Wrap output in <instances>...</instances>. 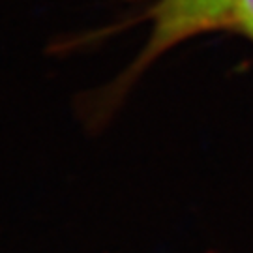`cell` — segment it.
<instances>
[{
  "instance_id": "6da1fadb",
  "label": "cell",
  "mask_w": 253,
  "mask_h": 253,
  "mask_svg": "<svg viewBox=\"0 0 253 253\" xmlns=\"http://www.w3.org/2000/svg\"><path fill=\"white\" fill-rule=\"evenodd\" d=\"M236 0H156L150 9V34L137 58L126 72L103 92L101 101L107 109L109 101L118 100L133 81L162 54L214 30L233 27Z\"/></svg>"
},
{
  "instance_id": "7a4b0ae2",
  "label": "cell",
  "mask_w": 253,
  "mask_h": 253,
  "mask_svg": "<svg viewBox=\"0 0 253 253\" xmlns=\"http://www.w3.org/2000/svg\"><path fill=\"white\" fill-rule=\"evenodd\" d=\"M231 28L253 40V0H236Z\"/></svg>"
}]
</instances>
